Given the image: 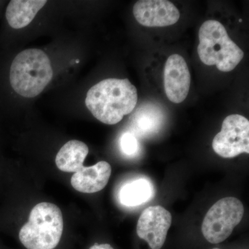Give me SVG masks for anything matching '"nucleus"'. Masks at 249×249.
Wrapping results in <instances>:
<instances>
[{"label": "nucleus", "instance_id": "16", "mask_svg": "<svg viewBox=\"0 0 249 249\" xmlns=\"http://www.w3.org/2000/svg\"><path fill=\"white\" fill-rule=\"evenodd\" d=\"M89 249H114L109 244H101V245H98V244H94L93 246L90 247Z\"/></svg>", "mask_w": 249, "mask_h": 249}, {"label": "nucleus", "instance_id": "15", "mask_svg": "<svg viewBox=\"0 0 249 249\" xmlns=\"http://www.w3.org/2000/svg\"><path fill=\"white\" fill-rule=\"evenodd\" d=\"M120 147L124 155L134 156L138 152L139 145L137 137L132 132H127L121 136Z\"/></svg>", "mask_w": 249, "mask_h": 249}, {"label": "nucleus", "instance_id": "18", "mask_svg": "<svg viewBox=\"0 0 249 249\" xmlns=\"http://www.w3.org/2000/svg\"><path fill=\"white\" fill-rule=\"evenodd\" d=\"M219 249V248H213V249Z\"/></svg>", "mask_w": 249, "mask_h": 249}, {"label": "nucleus", "instance_id": "17", "mask_svg": "<svg viewBox=\"0 0 249 249\" xmlns=\"http://www.w3.org/2000/svg\"><path fill=\"white\" fill-rule=\"evenodd\" d=\"M76 62H77V63H78V62H79L80 61H79V60H77Z\"/></svg>", "mask_w": 249, "mask_h": 249}, {"label": "nucleus", "instance_id": "9", "mask_svg": "<svg viewBox=\"0 0 249 249\" xmlns=\"http://www.w3.org/2000/svg\"><path fill=\"white\" fill-rule=\"evenodd\" d=\"M167 97L174 103H182L189 93L191 73L181 55L173 54L165 62L163 73Z\"/></svg>", "mask_w": 249, "mask_h": 249}, {"label": "nucleus", "instance_id": "12", "mask_svg": "<svg viewBox=\"0 0 249 249\" xmlns=\"http://www.w3.org/2000/svg\"><path fill=\"white\" fill-rule=\"evenodd\" d=\"M47 2L45 0H12L6 9L8 23L16 29L27 27Z\"/></svg>", "mask_w": 249, "mask_h": 249}, {"label": "nucleus", "instance_id": "10", "mask_svg": "<svg viewBox=\"0 0 249 249\" xmlns=\"http://www.w3.org/2000/svg\"><path fill=\"white\" fill-rule=\"evenodd\" d=\"M111 174V165L106 161H99L92 166H83L73 174L71 186L80 193H97L107 186Z\"/></svg>", "mask_w": 249, "mask_h": 249}, {"label": "nucleus", "instance_id": "4", "mask_svg": "<svg viewBox=\"0 0 249 249\" xmlns=\"http://www.w3.org/2000/svg\"><path fill=\"white\" fill-rule=\"evenodd\" d=\"M63 227L58 206L40 203L31 210L29 222L19 231V240L27 249H54L61 240Z\"/></svg>", "mask_w": 249, "mask_h": 249}, {"label": "nucleus", "instance_id": "6", "mask_svg": "<svg viewBox=\"0 0 249 249\" xmlns=\"http://www.w3.org/2000/svg\"><path fill=\"white\" fill-rule=\"evenodd\" d=\"M213 149L223 158L249 153V121L240 114H231L223 121L222 129L213 141Z\"/></svg>", "mask_w": 249, "mask_h": 249}, {"label": "nucleus", "instance_id": "13", "mask_svg": "<svg viewBox=\"0 0 249 249\" xmlns=\"http://www.w3.org/2000/svg\"><path fill=\"white\" fill-rule=\"evenodd\" d=\"M89 153V147L80 141L66 142L59 150L55 157L58 169L65 173H76L84 165V160Z\"/></svg>", "mask_w": 249, "mask_h": 249}, {"label": "nucleus", "instance_id": "1", "mask_svg": "<svg viewBox=\"0 0 249 249\" xmlns=\"http://www.w3.org/2000/svg\"><path fill=\"white\" fill-rule=\"evenodd\" d=\"M137 101V88L128 79L109 78L90 88L85 105L98 121L115 124L133 111Z\"/></svg>", "mask_w": 249, "mask_h": 249}, {"label": "nucleus", "instance_id": "8", "mask_svg": "<svg viewBox=\"0 0 249 249\" xmlns=\"http://www.w3.org/2000/svg\"><path fill=\"white\" fill-rule=\"evenodd\" d=\"M136 20L147 27H164L178 22V8L167 0H140L133 8Z\"/></svg>", "mask_w": 249, "mask_h": 249}, {"label": "nucleus", "instance_id": "7", "mask_svg": "<svg viewBox=\"0 0 249 249\" xmlns=\"http://www.w3.org/2000/svg\"><path fill=\"white\" fill-rule=\"evenodd\" d=\"M172 224L169 211L160 206H150L142 211L137 223V235L151 249H160L164 245Z\"/></svg>", "mask_w": 249, "mask_h": 249}, {"label": "nucleus", "instance_id": "14", "mask_svg": "<svg viewBox=\"0 0 249 249\" xmlns=\"http://www.w3.org/2000/svg\"><path fill=\"white\" fill-rule=\"evenodd\" d=\"M153 187L145 178H139L122 187L119 193L121 204L129 207L144 204L152 197Z\"/></svg>", "mask_w": 249, "mask_h": 249}, {"label": "nucleus", "instance_id": "5", "mask_svg": "<svg viewBox=\"0 0 249 249\" xmlns=\"http://www.w3.org/2000/svg\"><path fill=\"white\" fill-rule=\"evenodd\" d=\"M244 213L243 204L233 196L217 201L208 211L201 225L205 239L211 244L227 240L242 221Z\"/></svg>", "mask_w": 249, "mask_h": 249}, {"label": "nucleus", "instance_id": "2", "mask_svg": "<svg viewBox=\"0 0 249 249\" xmlns=\"http://www.w3.org/2000/svg\"><path fill=\"white\" fill-rule=\"evenodd\" d=\"M52 78L53 70L50 60L40 49L23 51L15 58L11 65V86L23 97H36L45 89Z\"/></svg>", "mask_w": 249, "mask_h": 249}, {"label": "nucleus", "instance_id": "3", "mask_svg": "<svg viewBox=\"0 0 249 249\" xmlns=\"http://www.w3.org/2000/svg\"><path fill=\"white\" fill-rule=\"evenodd\" d=\"M199 39L198 55L208 66L216 65L219 71H231L243 58V51L231 40L225 27L217 20L203 23Z\"/></svg>", "mask_w": 249, "mask_h": 249}, {"label": "nucleus", "instance_id": "11", "mask_svg": "<svg viewBox=\"0 0 249 249\" xmlns=\"http://www.w3.org/2000/svg\"><path fill=\"white\" fill-rule=\"evenodd\" d=\"M163 118L161 108L153 103H145L136 110L131 119L132 133L142 137L151 135L161 127Z\"/></svg>", "mask_w": 249, "mask_h": 249}]
</instances>
